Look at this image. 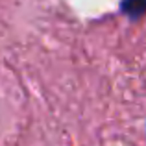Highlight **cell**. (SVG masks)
Wrapping results in <instances>:
<instances>
[{
    "label": "cell",
    "mask_w": 146,
    "mask_h": 146,
    "mask_svg": "<svg viewBox=\"0 0 146 146\" xmlns=\"http://www.w3.org/2000/svg\"><path fill=\"white\" fill-rule=\"evenodd\" d=\"M120 7L129 19H139L146 13V0H122Z\"/></svg>",
    "instance_id": "obj_1"
}]
</instances>
